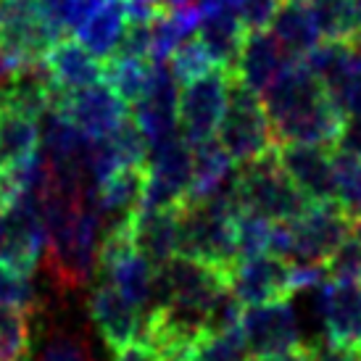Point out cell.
Segmentation results:
<instances>
[{"label": "cell", "instance_id": "cell-26", "mask_svg": "<svg viewBox=\"0 0 361 361\" xmlns=\"http://www.w3.org/2000/svg\"><path fill=\"white\" fill-rule=\"evenodd\" d=\"M332 166H335V201L353 219H361V156L335 148Z\"/></svg>", "mask_w": 361, "mask_h": 361}, {"label": "cell", "instance_id": "cell-21", "mask_svg": "<svg viewBox=\"0 0 361 361\" xmlns=\"http://www.w3.org/2000/svg\"><path fill=\"white\" fill-rule=\"evenodd\" d=\"M40 151V119L0 101V174Z\"/></svg>", "mask_w": 361, "mask_h": 361}, {"label": "cell", "instance_id": "cell-31", "mask_svg": "<svg viewBox=\"0 0 361 361\" xmlns=\"http://www.w3.org/2000/svg\"><path fill=\"white\" fill-rule=\"evenodd\" d=\"M166 63L171 66L174 77L180 82H190V80H195V77H201L203 71H209L211 66H216L198 37H190V40L182 42L180 48L171 53V59L166 61Z\"/></svg>", "mask_w": 361, "mask_h": 361}, {"label": "cell", "instance_id": "cell-2", "mask_svg": "<svg viewBox=\"0 0 361 361\" xmlns=\"http://www.w3.org/2000/svg\"><path fill=\"white\" fill-rule=\"evenodd\" d=\"M356 219L338 201L309 203L301 216L290 221H274L271 256L288 264H324L332 253L353 235Z\"/></svg>", "mask_w": 361, "mask_h": 361}, {"label": "cell", "instance_id": "cell-46", "mask_svg": "<svg viewBox=\"0 0 361 361\" xmlns=\"http://www.w3.org/2000/svg\"><path fill=\"white\" fill-rule=\"evenodd\" d=\"M0 3H3V0H0Z\"/></svg>", "mask_w": 361, "mask_h": 361}, {"label": "cell", "instance_id": "cell-23", "mask_svg": "<svg viewBox=\"0 0 361 361\" xmlns=\"http://www.w3.org/2000/svg\"><path fill=\"white\" fill-rule=\"evenodd\" d=\"M127 21H130L127 0H109L74 35L95 59L109 61L114 59V53L119 51L121 35L127 30Z\"/></svg>", "mask_w": 361, "mask_h": 361}, {"label": "cell", "instance_id": "cell-38", "mask_svg": "<svg viewBox=\"0 0 361 361\" xmlns=\"http://www.w3.org/2000/svg\"><path fill=\"white\" fill-rule=\"evenodd\" d=\"M338 148H341V151H348V153L361 156V116H348L345 127H343Z\"/></svg>", "mask_w": 361, "mask_h": 361}, {"label": "cell", "instance_id": "cell-32", "mask_svg": "<svg viewBox=\"0 0 361 361\" xmlns=\"http://www.w3.org/2000/svg\"><path fill=\"white\" fill-rule=\"evenodd\" d=\"M327 274L335 282H361V243L351 235L327 261Z\"/></svg>", "mask_w": 361, "mask_h": 361}, {"label": "cell", "instance_id": "cell-20", "mask_svg": "<svg viewBox=\"0 0 361 361\" xmlns=\"http://www.w3.org/2000/svg\"><path fill=\"white\" fill-rule=\"evenodd\" d=\"M248 30L243 27V21L238 19V13L232 11L230 0L219 6V8L203 13L198 21V32L195 37L201 40L211 61L227 71H235V63L240 59L243 42H245Z\"/></svg>", "mask_w": 361, "mask_h": 361}, {"label": "cell", "instance_id": "cell-34", "mask_svg": "<svg viewBox=\"0 0 361 361\" xmlns=\"http://www.w3.org/2000/svg\"><path fill=\"white\" fill-rule=\"evenodd\" d=\"M42 361H92V353L82 338L69 335V332H56L45 343Z\"/></svg>", "mask_w": 361, "mask_h": 361}, {"label": "cell", "instance_id": "cell-12", "mask_svg": "<svg viewBox=\"0 0 361 361\" xmlns=\"http://www.w3.org/2000/svg\"><path fill=\"white\" fill-rule=\"evenodd\" d=\"M314 303L324 324V341L338 348H361V282L327 280L314 288Z\"/></svg>", "mask_w": 361, "mask_h": 361}, {"label": "cell", "instance_id": "cell-39", "mask_svg": "<svg viewBox=\"0 0 361 361\" xmlns=\"http://www.w3.org/2000/svg\"><path fill=\"white\" fill-rule=\"evenodd\" d=\"M248 361H309V343L285 353H269V356H248Z\"/></svg>", "mask_w": 361, "mask_h": 361}, {"label": "cell", "instance_id": "cell-8", "mask_svg": "<svg viewBox=\"0 0 361 361\" xmlns=\"http://www.w3.org/2000/svg\"><path fill=\"white\" fill-rule=\"evenodd\" d=\"M63 35L48 24L35 0H3L0 3V40L16 63V69L37 66Z\"/></svg>", "mask_w": 361, "mask_h": 361}, {"label": "cell", "instance_id": "cell-5", "mask_svg": "<svg viewBox=\"0 0 361 361\" xmlns=\"http://www.w3.org/2000/svg\"><path fill=\"white\" fill-rule=\"evenodd\" d=\"M216 140L235 164H251L274 148L271 124L259 92L232 80L230 103L219 124Z\"/></svg>", "mask_w": 361, "mask_h": 361}, {"label": "cell", "instance_id": "cell-9", "mask_svg": "<svg viewBox=\"0 0 361 361\" xmlns=\"http://www.w3.org/2000/svg\"><path fill=\"white\" fill-rule=\"evenodd\" d=\"M51 109L61 111L77 130L85 132L87 137H95V140L111 137L124 124V119L130 116L127 103L121 101L106 82L71 92L53 87Z\"/></svg>", "mask_w": 361, "mask_h": 361}, {"label": "cell", "instance_id": "cell-29", "mask_svg": "<svg viewBox=\"0 0 361 361\" xmlns=\"http://www.w3.org/2000/svg\"><path fill=\"white\" fill-rule=\"evenodd\" d=\"M190 361H248L240 327L224 332H203L192 343Z\"/></svg>", "mask_w": 361, "mask_h": 361}, {"label": "cell", "instance_id": "cell-14", "mask_svg": "<svg viewBox=\"0 0 361 361\" xmlns=\"http://www.w3.org/2000/svg\"><path fill=\"white\" fill-rule=\"evenodd\" d=\"M332 156H335V148H324V145H295V142L277 145L280 166L311 203L335 201Z\"/></svg>", "mask_w": 361, "mask_h": 361}, {"label": "cell", "instance_id": "cell-30", "mask_svg": "<svg viewBox=\"0 0 361 361\" xmlns=\"http://www.w3.org/2000/svg\"><path fill=\"white\" fill-rule=\"evenodd\" d=\"M0 306L35 311L37 309V290L32 274L16 269L13 264L0 261Z\"/></svg>", "mask_w": 361, "mask_h": 361}, {"label": "cell", "instance_id": "cell-40", "mask_svg": "<svg viewBox=\"0 0 361 361\" xmlns=\"http://www.w3.org/2000/svg\"><path fill=\"white\" fill-rule=\"evenodd\" d=\"M16 63L8 59V53H6V48H3V40H0V87L3 85H8L11 80H13V74H16Z\"/></svg>", "mask_w": 361, "mask_h": 361}, {"label": "cell", "instance_id": "cell-44", "mask_svg": "<svg viewBox=\"0 0 361 361\" xmlns=\"http://www.w3.org/2000/svg\"><path fill=\"white\" fill-rule=\"evenodd\" d=\"M359 356H361V348H359Z\"/></svg>", "mask_w": 361, "mask_h": 361}, {"label": "cell", "instance_id": "cell-15", "mask_svg": "<svg viewBox=\"0 0 361 361\" xmlns=\"http://www.w3.org/2000/svg\"><path fill=\"white\" fill-rule=\"evenodd\" d=\"M87 309L95 322L98 332L111 348L127 345L132 341L142 338V324H145V311L137 309L135 303L121 295L109 280H98L87 295Z\"/></svg>", "mask_w": 361, "mask_h": 361}, {"label": "cell", "instance_id": "cell-24", "mask_svg": "<svg viewBox=\"0 0 361 361\" xmlns=\"http://www.w3.org/2000/svg\"><path fill=\"white\" fill-rule=\"evenodd\" d=\"M324 40H351L361 32L359 0H306Z\"/></svg>", "mask_w": 361, "mask_h": 361}, {"label": "cell", "instance_id": "cell-36", "mask_svg": "<svg viewBox=\"0 0 361 361\" xmlns=\"http://www.w3.org/2000/svg\"><path fill=\"white\" fill-rule=\"evenodd\" d=\"M111 356H114V361H161L159 351L142 338L127 343V345H119V348H111Z\"/></svg>", "mask_w": 361, "mask_h": 361}, {"label": "cell", "instance_id": "cell-4", "mask_svg": "<svg viewBox=\"0 0 361 361\" xmlns=\"http://www.w3.org/2000/svg\"><path fill=\"white\" fill-rule=\"evenodd\" d=\"M238 198L243 211H251L269 221L295 219L311 203L280 166L277 145L238 169Z\"/></svg>", "mask_w": 361, "mask_h": 361}, {"label": "cell", "instance_id": "cell-35", "mask_svg": "<svg viewBox=\"0 0 361 361\" xmlns=\"http://www.w3.org/2000/svg\"><path fill=\"white\" fill-rule=\"evenodd\" d=\"M37 3V8L40 13L48 19L53 30L61 32L63 37H66V32H69V3L71 0H35Z\"/></svg>", "mask_w": 361, "mask_h": 361}, {"label": "cell", "instance_id": "cell-16", "mask_svg": "<svg viewBox=\"0 0 361 361\" xmlns=\"http://www.w3.org/2000/svg\"><path fill=\"white\" fill-rule=\"evenodd\" d=\"M135 251L159 269L180 253V209H140L127 221Z\"/></svg>", "mask_w": 361, "mask_h": 361}, {"label": "cell", "instance_id": "cell-19", "mask_svg": "<svg viewBox=\"0 0 361 361\" xmlns=\"http://www.w3.org/2000/svg\"><path fill=\"white\" fill-rule=\"evenodd\" d=\"M45 69H48L53 85L59 90L71 92L103 82L106 63L95 59L80 40L61 37L45 56Z\"/></svg>", "mask_w": 361, "mask_h": 361}, {"label": "cell", "instance_id": "cell-37", "mask_svg": "<svg viewBox=\"0 0 361 361\" xmlns=\"http://www.w3.org/2000/svg\"><path fill=\"white\" fill-rule=\"evenodd\" d=\"M109 0H71L69 3V32H77L85 24V21L90 19L95 11L106 6Z\"/></svg>", "mask_w": 361, "mask_h": 361}, {"label": "cell", "instance_id": "cell-25", "mask_svg": "<svg viewBox=\"0 0 361 361\" xmlns=\"http://www.w3.org/2000/svg\"><path fill=\"white\" fill-rule=\"evenodd\" d=\"M103 63H106L103 82L127 106H135L142 98V92L148 90V82H151V74H153V61L114 56V59L103 61Z\"/></svg>", "mask_w": 361, "mask_h": 361}, {"label": "cell", "instance_id": "cell-13", "mask_svg": "<svg viewBox=\"0 0 361 361\" xmlns=\"http://www.w3.org/2000/svg\"><path fill=\"white\" fill-rule=\"evenodd\" d=\"M227 280L230 293L243 309L290 298V264L271 253L238 261Z\"/></svg>", "mask_w": 361, "mask_h": 361}, {"label": "cell", "instance_id": "cell-27", "mask_svg": "<svg viewBox=\"0 0 361 361\" xmlns=\"http://www.w3.org/2000/svg\"><path fill=\"white\" fill-rule=\"evenodd\" d=\"M271 230L274 221L256 216L251 211H240L235 216V248H238V261L264 256L271 248Z\"/></svg>", "mask_w": 361, "mask_h": 361}, {"label": "cell", "instance_id": "cell-28", "mask_svg": "<svg viewBox=\"0 0 361 361\" xmlns=\"http://www.w3.org/2000/svg\"><path fill=\"white\" fill-rule=\"evenodd\" d=\"M30 311L0 306V361H21L30 351Z\"/></svg>", "mask_w": 361, "mask_h": 361}, {"label": "cell", "instance_id": "cell-45", "mask_svg": "<svg viewBox=\"0 0 361 361\" xmlns=\"http://www.w3.org/2000/svg\"><path fill=\"white\" fill-rule=\"evenodd\" d=\"M21 361H27V359H21Z\"/></svg>", "mask_w": 361, "mask_h": 361}, {"label": "cell", "instance_id": "cell-10", "mask_svg": "<svg viewBox=\"0 0 361 361\" xmlns=\"http://www.w3.org/2000/svg\"><path fill=\"white\" fill-rule=\"evenodd\" d=\"M240 332L248 356L285 353L303 345L298 317L290 298L245 306L240 314Z\"/></svg>", "mask_w": 361, "mask_h": 361}, {"label": "cell", "instance_id": "cell-18", "mask_svg": "<svg viewBox=\"0 0 361 361\" xmlns=\"http://www.w3.org/2000/svg\"><path fill=\"white\" fill-rule=\"evenodd\" d=\"M145 166H121L95 190V209L103 221V232L121 227L142 206Z\"/></svg>", "mask_w": 361, "mask_h": 361}, {"label": "cell", "instance_id": "cell-33", "mask_svg": "<svg viewBox=\"0 0 361 361\" xmlns=\"http://www.w3.org/2000/svg\"><path fill=\"white\" fill-rule=\"evenodd\" d=\"M280 3L282 0H230L232 11L238 13V19L248 32L267 30L280 8Z\"/></svg>", "mask_w": 361, "mask_h": 361}, {"label": "cell", "instance_id": "cell-1", "mask_svg": "<svg viewBox=\"0 0 361 361\" xmlns=\"http://www.w3.org/2000/svg\"><path fill=\"white\" fill-rule=\"evenodd\" d=\"M274 145H324L338 148L348 116L343 114L303 61H295L277 82L261 92Z\"/></svg>", "mask_w": 361, "mask_h": 361}, {"label": "cell", "instance_id": "cell-6", "mask_svg": "<svg viewBox=\"0 0 361 361\" xmlns=\"http://www.w3.org/2000/svg\"><path fill=\"white\" fill-rule=\"evenodd\" d=\"M235 74L221 66H211L201 77L182 82L180 90V135L190 145L216 137L224 111L230 103Z\"/></svg>", "mask_w": 361, "mask_h": 361}, {"label": "cell", "instance_id": "cell-17", "mask_svg": "<svg viewBox=\"0 0 361 361\" xmlns=\"http://www.w3.org/2000/svg\"><path fill=\"white\" fill-rule=\"evenodd\" d=\"M295 61L282 51V45L269 30H256L245 35L240 59L235 63V80L253 92H264L271 82H277Z\"/></svg>", "mask_w": 361, "mask_h": 361}, {"label": "cell", "instance_id": "cell-43", "mask_svg": "<svg viewBox=\"0 0 361 361\" xmlns=\"http://www.w3.org/2000/svg\"><path fill=\"white\" fill-rule=\"evenodd\" d=\"M359 8H361V0H359ZM359 35H361V32H359Z\"/></svg>", "mask_w": 361, "mask_h": 361}, {"label": "cell", "instance_id": "cell-22", "mask_svg": "<svg viewBox=\"0 0 361 361\" xmlns=\"http://www.w3.org/2000/svg\"><path fill=\"white\" fill-rule=\"evenodd\" d=\"M269 32L277 37L290 61H303L324 40L306 3H280L269 24Z\"/></svg>", "mask_w": 361, "mask_h": 361}, {"label": "cell", "instance_id": "cell-41", "mask_svg": "<svg viewBox=\"0 0 361 361\" xmlns=\"http://www.w3.org/2000/svg\"><path fill=\"white\" fill-rule=\"evenodd\" d=\"M161 361H190V348H174V351L159 353Z\"/></svg>", "mask_w": 361, "mask_h": 361}, {"label": "cell", "instance_id": "cell-7", "mask_svg": "<svg viewBox=\"0 0 361 361\" xmlns=\"http://www.w3.org/2000/svg\"><path fill=\"white\" fill-rule=\"evenodd\" d=\"M192 145L182 135L151 148L140 209H180L192 190Z\"/></svg>", "mask_w": 361, "mask_h": 361}, {"label": "cell", "instance_id": "cell-42", "mask_svg": "<svg viewBox=\"0 0 361 361\" xmlns=\"http://www.w3.org/2000/svg\"><path fill=\"white\" fill-rule=\"evenodd\" d=\"M353 235L359 238V243H361V219H356V227H353Z\"/></svg>", "mask_w": 361, "mask_h": 361}, {"label": "cell", "instance_id": "cell-3", "mask_svg": "<svg viewBox=\"0 0 361 361\" xmlns=\"http://www.w3.org/2000/svg\"><path fill=\"white\" fill-rule=\"evenodd\" d=\"M240 211L238 198H230V195L185 201L180 206V253L177 256L201 261L230 277L232 267L238 264L235 216Z\"/></svg>", "mask_w": 361, "mask_h": 361}, {"label": "cell", "instance_id": "cell-11", "mask_svg": "<svg viewBox=\"0 0 361 361\" xmlns=\"http://www.w3.org/2000/svg\"><path fill=\"white\" fill-rule=\"evenodd\" d=\"M132 109L135 121L148 137L151 148L180 135V80L174 77L166 61L153 63L148 90L142 92V98Z\"/></svg>", "mask_w": 361, "mask_h": 361}]
</instances>
